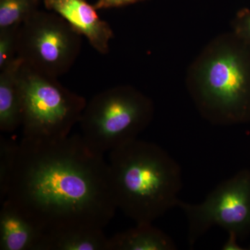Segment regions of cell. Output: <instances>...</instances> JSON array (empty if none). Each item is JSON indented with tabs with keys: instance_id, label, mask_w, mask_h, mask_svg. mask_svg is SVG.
<instances>
[{
	"instance_id": "1",
	"label": "cell",
	"mask_w": 250,
	"mask_h": 250,
	"mask_svg": "<svg viewBox=\"0 0 250 250\" xmlns=\"http://www.w3.org/2000/svg\"><path fill=\"white\" fill-rule=\"evenodd\" d=\"M6 199L45 233L103 229L118 208L108 163L81 134L53 141L23 138Z\"/></svg>"
},
{
	"instance_id": "2",
	"label": "cell",
	"mask_w": 250,
	"mask_h": 250,
	"mask_svg": "<svg viewBox=\"0 0 250 250\" xmlns=\"http://www.w3.org/2000/svg\"><path fill=\"white\" fill-rule=\"evenodd\" d=\"M109 153L113 196L126 216L152 223L178 206L182 169L160 146L137 139Z\"/></svg>"
},
{
	"instance_id": "3",
	"label": "cell",
	"mask_w": 250,
	"mask_h": 250,
	"mask_svg": "<svg viewBox=\"0 0 250 250\" xmlns=\"http://www.w3.org/2000/svg\"><path fill=\"white\" fill-rule=\"evenodd\" d=\"M187 84L202 116L230 125L250 119V45L233 31L210 41L189 67Z\"/></svg>"
},
{
	"instance_id": "4",
	"label": "cell",
	"mask_w": 250,
	"mask_h": 250,
	"mask_svg": "<svg viewBox=\"0 0 250 250\" xmlns=\"http://www.w3.org/2000/svg\"><path fill=\"white\" fill-rule=\"evenodd\" d=\"M154 114V104L147 95L131 85H118L87 102L79 123L81 135L92 149L104 154L137 139Z\"/></svg>"
},
{
	"instance_id": "5",
	"label": "cell",
	"mask_w": 250,
	"mask_h": 250,
	"mask_svg": "<svg viewBox=\"0 0 250 250\" xmlns=\"http://www.w3.org/2000/svg\"><path fill=\"white\" fill-rule=\"evenodd\" d=\"M23 138L53 141L70 136L80 123L87 102L57 79L40 75L22 65Z\"/></svg>"
},
{
	"instance_id": "6",
	"label": "cell",
	"mask_w": 250,
	"mask_h": 250,
	"mask_svg": "<svg viewBox=\"0 0 250 250\" xmlns=\"http://www.w3.org/2000/svg\"><path fill=\"white\" fill-rule=\"evenodd\" d=\"M82 36L52 11H36L20 28L18 57L22 65L44 76L58 79L74 65Z\"/></svg>"
},
{
	"instance_id": "7",
	"label": "cell",
	"mask_w": 250,
	"mask_h": 250,
	"mask_svg": "<svg viewBox=\"0 0 250 250\" xmlns=\"http://www.w3.org/2000/svg\"><path fill=\"white\" fill-rule=\"evenodd\" d=\"M177 207L187 216L190 247L213 226L242 238L250 230V173L241 171L224 181L201 203L180 200Z\"/></svg>"
},
{
	"instance_id": "8",
	"label": "cell",
	"mask_w": 250,
	"mask_h": 250,
	"mask_svg": "<svg viewBox=\"0 0 250 250\" xmlns=\"http://www.w3.org/2000/svg\"><path fill=\"white\" fill-rule=\"evenodd\" d=\"M43 4L46 9L58 14L80 35L86 38L99 53L109 52V42L114 34L94 5L87 0H43Z\"/></svg>"
},
{
	"instance_id": "9",
	"label": "cell",
	"mask_w": 250,
	"mask_h": 250,
	"mask_svg": "<svg viewBox=\"0 0 250 250\" xmlns=\"http://www.w3.org/2000/svg\"><path fill=\"white\" fill-rule=\"evenodd\" d=\"M1 205L0 250H39L43 230L9 199Z\"/></svg>"
},
{
	"instance_id": "10",
	"label": "cell",
	"mask_w": 250,
	"mask_h": 250,
	"mask_svg": "<svg viewBox=\"0 0 250 250\" xmlns=\"http://www.w3.org/2000/svg\"><path fill=\"white\" fill-rule=\"evenodd\" d=\"M22 62L16 58L0 70V130L11 133L22 125L21 69Z\"/></svg>"
},
{
	"instance_id": "11",
	"label": "cell",
	"mask_w": 250,
	"mask_h": 250,
	"mask_svg": "<svg viewBox=\"0 0 250 250\" xmlns=\"http://www.w3.org/2000/svg\"><path fill=\"white\" fill-rule=\"evenodd\" d=\"M173 240L152 223H136L135 228L108 238L107 250H174Z\"/></svg>"
},
{
	"instance_id": "12",
	"label": "cell",
	"mask_w": 250,
	"mask_h": 250,
	"mask_svg": "<svg viewBox=\"0 0 250 250\" xmlns=\"http://www.w3.org/2000/svg\"><path fill=\"white\" fill-rule=\"evenodd\" d=\"M103 229L73 228L45 233L39 250H107Z\"/></svg>"
},
{
	"instance_id": "13",
	"label": "cell",
	"mask_w": 250,
	"mask_h": 250,
	"mask_svg": "<svg viewBox=\"0 0 250 250\" xmlns=\"http://www.w3.org/2000/svg\"><path fill=\"white\" fill-rule=\"evenodd\" d=\"M43 0H0V29L21 26L39 11Z\"/></svg>"
},
{
	"instance_id": "14",
	"label": "cell",
	"mask_w": 250,
	"mask_h": 250,
	"mask_svg": "<svg viewBox=\"0 0 250 250\" xmlns=\"http://www.w3.org/2000/svg\"><path fill=\"white\" fill-rule=\"evenodd\" d=\"M19 149V144L0 136V203L7 197L8 192Z\"/></svg>"
},
{
	"instance_id": "15",
	"label": "cell",
	"mask_w": 250,
	"mask_h": 250,
	"mask_svg": "<svg viewBox=\"0 0 250 250\" xmlns=\"http://www.w3.org/2000/svg\"><path fill=\"white\" fill-rule=\"evenodd\" d=\"M21 26L0 29V70L18 57Z\"/></svg>"
},
{
	"instance_id": "16",
	"label": "cell",
	"mask_w": 250,
	"mask_h": 250,
	"mask_svg": "<svg viewBox=\"0 0 250 250\" xmlns=\"http://www.w3.org/2000/svg\"><path fill=\"white\" fill-rule=\"evenodd\" d=\"M233 32L250 45V9L240 11L232 22Z\"/></svg>"
},
{
	"instance_id": "17",
	"label": "cell",
	"mask_w": 250,
	"mask_h": 250,
	"mask_svg": "<svg viewBox=\"0 0 250 250\" xmlns=\"http://www.w3.org/2000/svg\"><path fill=\"white\" fill-rule=\"evenodd\" d=\"M146 0H98L94 6L98 10L120 8Z\"/></svg>"
},
{
	"instance_id": "18",
	"label": "cell",
	"mask_w": 250,
	"mask_h": 250,
	"mask_svg": "<svg viewBox=\"0 0 250 250\" xmlns=\"http://www.w3.org/2000/svg\"><path fill=\"white\" fill-rule=\"evenodd\" d=\"M229 233L228 239L225 242V244L223 245L222 250H242V248L238 244L237 239L238 236L235 234L234 233L229 232Z\"/></svg>"
}]
</instances>
